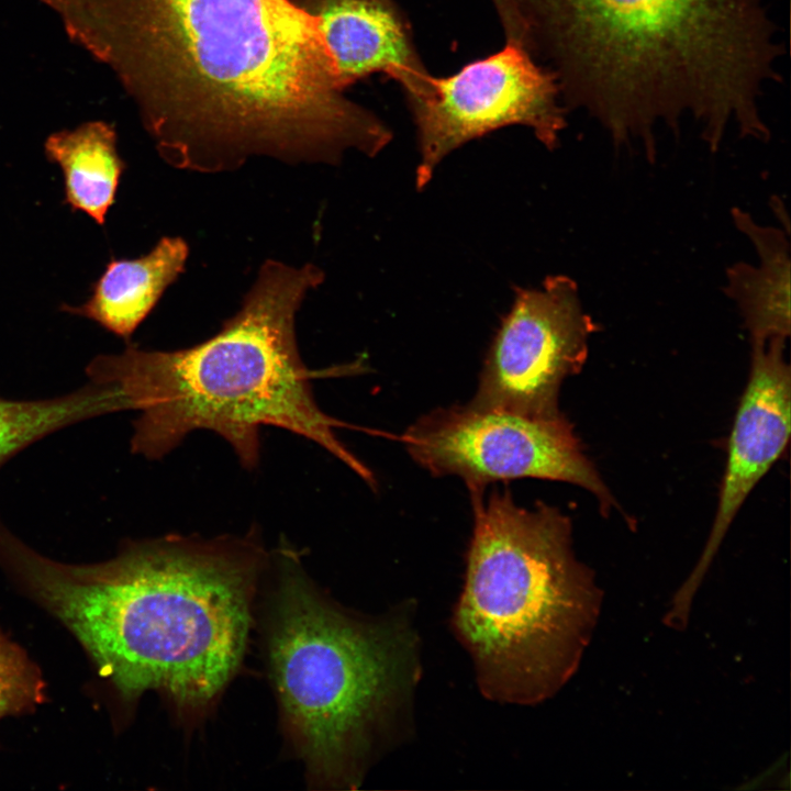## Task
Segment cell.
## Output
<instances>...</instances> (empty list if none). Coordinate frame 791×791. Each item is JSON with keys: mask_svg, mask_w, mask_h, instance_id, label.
<instances>
[{"mask_svg": "<svg viewBox=\"0 0 791 791\" xmlns=\"http://www.w3.org/2000/svg\"><path fill=\"white\" fill-rule=\"evenodd\" d=\"M122 412L116 391L89 380L66 394L34 400L0 396V468L32 444L74 424Z\"/></svg>", "mask_w": 791, "mask_h": 791, "instance_id": "15", "label": "cell"}, {"mask_svg": "<svg viewBox=\"0 0 791 791\" xmlns=\"http://www.w3.org/2000/svg\"><path fill=\"white\" fill-rule=\"evenodd\" d=\"M45 690L37 666L0 631V718L33 712L45 702Z\"/></svg>", "mask_w": 791, "mask_h": 791, "instance_id": "16", "label": "cell"}, {"mask_svg": "<svg viewBox=\"0 0 791 791\" xmlns=\"http://www.w3.org/2000/svg\"><path fill=\"white\" fill-rule=\"evenodd\" d=\"M502 26L505 43L524 46L525 29L513 0H491Z\"/></svg>", "mask_w": 791, "mask_h": 791, "instance_id": "17", "label": "cell"}, {"mask_svg": "<svg viewBox=\"0 0 791 791\" xmlns=\"http://www.w3.org/2000/svg\"><path fill=\"white\" fill-rule=\"evenodd\" d=\"M44 149L63 172L65 203L103 225L126 167L118 153L114 126L89 121L58 131L46 138Z\"/></svg>", "mask_w": 791, "mask_h": 791, "instance_id": "14", "label": "cell"}, {"mask_svg": "<svg viewBox=\"0 0 791 791\" xmlns=\"http://www.w3.org/2000/svg\"><path fill=\"white\" fill-rule=\"evenodd\" d=\"M404 98L416 129L420 190L448 154L474 138L523 125L555 149L567 124L568 110L554 75L511 43L453 75H432L421 91Z\"/></svg>", "mask_w": 791, "mask_h": 791, "instance_id": "8", "label": "cell"}, {"mask_svg": "<svg viewBox=\"0 0 791 791\" xmlns=\"http://www.w3.org/2000/svg\"><path fill=\"white\" fill-rule=\"evenodd\" d=\"M276 606L270 660L285 714L314 775L353 787L405 727L420 676L411 616L402 606L354 617L298 572Z\"/></svg>", "mask_w": 791, "mask_h": 791, "instance_id": "6", "label": "cell"}, {"mask_svg": "<svg viewBox=\"0 0 791 791\" xmlns=\"http://www.w3.org/2000/svg\"><path fill=\"white\" fill-rule=\"evenodd\" d=\"M113 70L169 166L216 174L265 156L336 165L392 132L345 94L293 0H41Z\"/></svg>", "mask_w": 791, "mask_h": 791, "instance_id": "1", "label": "cell"}, {"mask_svg": "<svg viewBox=\"0 0 791 791\" xmlns=\"http://www.w3.org/2000/svg\"><path fill=\"white\" fill-rule=\"evenodd\" d=\"M525 48L614 145L650 144L691 119L718 131L781 78L767 0H513Z\"/></svg>", "mask_w": 791, "mask_h": 791, "instance_id": "2", "label": "cell"}, {"mask_svg": "<svg viewBox=\"0 0 791 791\" xmlns=\"http://www.w3.org/2000/svg\"><path fill=\"white\" fill-rule=\"evenodd\" d=\"M402 442L422 468L461 478L470 494L500 480L536 478L588 490L604 515L616 505L561 413L539 417L470 402L438 408L415 421Z\"/></svg>", "mask_w": 791, "mask_h": 791, "instance_id": "7", "label": "cell"}, {"mask_svg": "<svg viewBox=\"0 0 791 791\" xmlns=\"http://www.w3.org/2000/svg\"><path fill=\"white\" fill-rule=\"evenodd\" d=\"M737 229L749 237L760 263H737L726 272V294L736 302L751 343L787 339L790 335V255L784 233L761 226L740 209H733Z\"/></svg>", "mask_w": 791, "mask_h": 791, "instance_id": "13", "label": "cell"}, {"mask_svg": "<svg viewBox=\"0 0 791 791\" xmlns=\"http://www.w3.org/2000/svg\"><path fill=\"white\" fill-rule=\"evenodd\" d=\"M324 277L313 264L267 259L238 311L208 339L175 350L129 344L96 356L86 367L89 380L112 386L124 411L140 413L131 450L160 459L189 433L208 430L254 469L260 427L270 425L314 442L374 487V474L335 432L346 424L321 410L312 391L314 378L357 374L363 361L312 370L298 348L297 313Z\"/></svg>", "mask_w": 791, "mask_h": 791, "instance_id": "4", "label": "cell"}, {"mask_svg": "<svg viewBox=\"0 0 791 791\" xmlns=\"http://www.w3.org/2000/svg\"><path fill=\"white\" fill-rule=\"evenodd\" d=\"M317 23L347 89L374 74L397 81L403 96L420 91L432 74L397 0H299Z\"/></svg>", "mask_w": 791, "mask_h": 791, "instance_id": "11", "label": "cell"}, {"mask_svg": "<svg viewBox=\"0 0 791 791\" xmlns=\"http://www.w3.org/2000/svg\"><path fill=\"white\" fill-rule=\"evenodd\" d=\"M260 557L254 537L172 536L130 542L107 561L66 564L0 517V569L76 637L125 702L158 690L194 710L218 695L245 649Z\"/></svg>", "mask_w": 791, "mask_h": 791, "instance_id": "3", "label": "cell"}, {"mask_svg": "<svg viewBox=\"0 0 791 791\" xmlns=\"http://www.w3.org/2000/svg\"><path fill=\"white\" fill-rule=\"evenodd\" d=\"M597 330L572 279L549 276L541 289H516L470 403L531 416L559 415L560 387L581 370Z\"/></svg>", "mask_w": 791, "mask_h": 791, "instance_id": "9", "label": "cell"}, {"mask_svg": "<svg viewBox=\"0 0 791 791\" xmlns=\"http://www.w3.org/2000/svg\"><path fill=\"white\" fill-rule=\"evenodd\" d=\"M474 527L454 631L482 694L535 704L577 670L602 595L575 555L570 519L544 503L519 505L509 490L471 494Z\"/></svg>", "mask_w": 791, "mask_h": 791, "instance_id": "5", "label": "cell"}, {"mask_svg": "<svg viewBox=\"0 0 791 791\" xmlns=\"http://www.w3.org/2000/svg\"><path fill=\"white\" fill-rule=\"evenodd\" d=\"M189 246L180 236H163L138 258H112L78 307L60 310L96 322L127 343L166 289L185 271Z\"/></svg>", "mask_w": 791, "mask_h": 791, "instance_id": "12", "label": "cell"}, {"mask_svg": "<svg viewBox=\"0 0 791 791\" xmlns=\"http://www.w3.org/2000/svg\"><path fill=\"white\" fill-rule=\"evenodd\" d=\"M751 344L750 374L729 437L716 514L698 565L673 599L680 612L689 611L737 512L789 442L791 372L784 359L786 339Z\"/></svg>", "mask_w": 791, "mask_h": 791, "instance_id": "10", "label": "cell"}]
</instances>
